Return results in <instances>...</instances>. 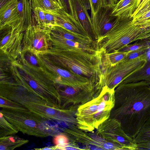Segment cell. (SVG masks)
<instances>
[{
	"instance_id": "6da1fadb",
	"label": "cell",
	"mask_w": 150,
	"mask_h": 150,
	"mask_svg": "<svg viewBox=\"0 0 150 150\" xmlns=\"http://www.w3.org/2000/svg\"><path fill=\"white\" fill-rule=\"evenodd\" d=\"M118 85L122 127L134 139L150 116V84L142 81Z\"/></svg>"
},
{
	"instance_id": "7a4b0ae2",
	"label": "cell",
	"mask_w": 150,
	"mask_h": 150,
	"mask_svg": "<svg viewBox=\"0 0 150 150\" xmlns=\"http://www.w3.org/2000/svg\"><path fill=\"white\" fill-rule=\"evenodd\" d=\"M9 70L12 81L16 84L60 108V96L56 84L44 73L25 65L18 59H11Z\"/></svg>"
},
{
	"instance_id": "3957f363",
	"label": "cell",
	"mask_w": 150,
	"mask_h": 150,
	"mask_svg": "<svg viewBox=\"0 0 150 150\" xmlns=\"http://www.w3.org/2000/svg\"><path fill=\"white\" fill-rule=\"evenodd\" d=\"M54 63L69 71L102 83L103 72L101 57L96 53L52 48L44 54Z\"/></svg>"
},
{
	"instance_id": "277c9868",
	"label": "cell",
	"mask_w": 150,
	"mask_h": 150,
	"mask_svg": "<svg viewBox=\"0 0 150 150\" xmlns=\"http://www.w3.org/2000/svg\"><path fill=\"white\" fill-rule=\"evenodd\" d=\"M132 21L131 17H118L111 29L96 41V50L100 54L120 51L132 42L147 38L146 29Z\"/></svg>"
},
{
	"instance_id": "5b68a950",
	"label": "cell",
	"mask_w": 150,
	"mask_h": 150,
	"mask_svg": "<svg viewBox=\"0 0 150 150\" xmlns=\"http://www.w3.org/2000/svg\"><path fill=\"white\" fill-rule=\"evenodd\" d=\"M6 119L18 131L35 137H44L50 135L51 131L46 123V119L28 109L1 108Z\"/></svg>"
},
{
	"instance_id": "8992f818",
	"label": "cell",
	"mask_w": 150,
	"mask_h": 150,
	"mask_svg": "<svg viewBox=\"0 0 150 150\" xmlns=\"http://www.w3.org/2000/svg\"><path fill=\"white\" fill-rule=\"evenodd\" d=\"M36 55L45 74L55 83L76 87L84 86L92 81L86 77L73 73L57 65L44 54Z\"/></svg>"
},
{
	"instance_id": "52a82bcc",
	"label": "cell",
	"mask_w": 150,
	"mask_h": 150,
	"mask_svg": "<svg viewBox=\"0 0 150 150\" xmlns=\"http://www.w3.org/2000/svg\"><path fill=\"white\" fill-rule=\"evenodd\" d=\"M148 54L129 60L123 59L114 66L103 69L102 82L113 87L118 85L125 78L144 66L147 61Z\"/></svg>"
},
{
	"instance_id": "ba28073f",
	"label": "cell",
	"mask_w": 150,
	"mask_h": 150,
	"mask_svg": "<svg viewBox=\"0 0 150 150\" xmlns=\"http://www.w3.org/2000/svg\"><path fill=\"white\" fill-rule=\"evenodd\" d=\"M51 30L37 25L29 26L23 33L22 51H29L35 54L47 52L52 47Z\"/></svg>"
},
{
	"instance_id": "9c48e42d",
	"label": "cell",
	"mask_w": 150,
	"mask_h": 150,
	"mask_svg": "<svg viewBox=\"0 0 150 150\" xmlns=\"http://www.w3.org/2000/svg\"><path fill=\"white\" fill-rule=\"evenodd\" d=\"M23 33L12 29L0 30V53L8 56L11 59H16L22 51Z\"/></svg>"
},
{
	"instance_id": "30bf717a",
	"label": "cell",
	"mask_w": 150,
	"mask_h": 150,
	"mask_svg": "<svg viewBox=\"0 0 150 150\" xmlns=\"http://www.w3.org/2000/svg\"><path fill=\"white\" fill-rule=\"evenodd\" d=\"M114 7L102 6L91 16L94 38L96 41L107 33L116 22L118 17L111 15Z\"/></svg>"
},
{
	"instance_id": "8fae6325",
	"label": "cell",
	"mask_w": 150,
	"mask_h": 150,
	"mask_svg": "<svg viewBox=\"0 0 150 150\" xmlns=\"http://www.w3.org/2000/svg\"><path fill=\"white\" fill-rule=\"evenodd\" d=\"M52 37L62 38L80 44L89 46L96 50V41L88 36L71 32L58 26L54 27L51 30Z\"/></svg>"
},
{
	"instance_id": "7c38bea8",
	"label": "cell",
	"mask_w": 150,
	"mask_h": 150,
	"mask_svg": "<svg viewBox=\"0 0 150 150\" xmlns=\"http://www.w3.org/2000/svg\"><path fill=\"white\" fill-rule=\"evenodd\" d=\"M55 18V26H59L69 31L89 37L79 22L66 12L63 8L56 11Z\"/></svg>"
},
{
	"instance_id": "4fadbf2b",
	"label": "cell",
	"mask_w": 150,
	"mask_h": 150,
	"mask_svg": "<svg viewBox=\"0 0 150 150\" xmlns=\"http://www.w3.org/2000/svg\"><path fill=\"white\" fill-rule=\"evenodd\" d=\"M71 1L76 19L80 23L88 35L93 39V38H94L91 18L88 13V10L81 0H71Z\"/></svg>"
},
{
	"instance_id": "5bb4252c",
	"label": "cell",
	"mask_w": 150,
	"mask_h": 150,
	"mask_svg": "<svg viewBox=\"0 0 150 150\" xmlns=\"http://www.w3.org/2000/svg\"><path fill=\"white\" fill-rule=\"evenodd\" d=\"M31 0H17L18 26L17 31L24 33L32 23Z\"/></svg>"
},
{
	"instance_id": "9a60e30c",
	"label": "cell",
	"mask_w": 150,
	"mask_h": 150,
	"mask_svg": "<svg viewBox=\"0 0 150 150\" xmlns=\"http://www.w3.org/2000/svg\"><path fill=\"white\" fill-rule=\"evenodd\" d=\"M51 37L52 48L61 51L83 50L91 53H96L98 52L95 48L89 46L62 38H54L51 36Z\"/></svg>"
},
{
	"instance_id": "2e32d148",
	"label": "cell",
	"mask_w": 150,
	"mask_h": 150,
	"mask_svg": "<svg viewBox=\"0 0 150 150\" xmlns=\"http://www.w3.org/2000/svg\"><path fill=\"white\" fill-rule=\"evenodd\" d=\"M142 0H120L114 6L111 15L117 17H131Z\"/></svg>"
},
{
	"instance_id": "e0dca14e",
	"label": "cell",
	"mask_w": 150,
	"mask_h": 150,
	"mask_svg": "<svg viewBox=\"0 0 150 150\" xmlns=\"http://www.w3.org/2000/svg\"><path fill=\"white\" fill-rule=\"evenodd\" d=\"M142 81L150 84V50L148 52L147 62L144 66L125 78L119 84Z\"/></svg>"
},
{
	"instance_id": "ac0fdd59",
	"label": "cell",
	"mask_w": 150,
	"mask_h": 150,
	"mask_svg": "<svg viewBox=\"0 0 150 150\" xmlns=\"http://www.w3.org/2000/svg\"><path fill=\"white\" fill-rule=\"evenodd\" d=\"M28 142L27 139L14 135L0 137V150H13Z\"/></svg>"
},
{
	"instance_id": "d6986e66",
	"label": "cell",
	"mask_w": 150,
	"mask_h": 150,
	"mask_svg": "<svg viewBox=\"0 0 150 150\" xmlns=\"http://www.w3.org/2000/svg\"><path fill=\"white\" fill-rule=\"evenodd\" d=\"M118 51L100 54L102 69L110 66H113L124 59L131 52Z\"/></svg>"
},
{
	"instance_id": "ffe728a7",
	"label": "cell",
	"mask_w": 150,
	"mask_h": 150,
	"mask_svg": "<svg viewBox=\"0 0 150 150\" xmlns=\"http://www.w3.org/2000/svg\"><path fill=\"white\" fill-rule=\"evenodd\" d=\"M18 59L25 65L45 74L42 67L36 55L32 52L29 51H22L21 55Z\"/></svg>"
},
{
	"instance_id": "44dd1931",
	"label": "cell",
	"mask_w": 150,
	"mask_h": 150,
	"mask_svg": "<svg viewBox=\"0 0 150 150\" xmlns=\"http://www.w3.org/2000/svg\"><path fill=\"white\" fill-rule=\"evenodd\" d=\"M32 9L39 7L44 11H56L62 8L61 5L54 0H31Z\"/></svg>"
},
{
	"instance_id": "7402d4cb",
	"label": "cell",
	"mask_w": 150,
	"mask_h": 150,
	"mask_svg": "<svg viewBox=\"0 0 150 150\" xmlns=\"http://www.w3.org/2000/svg\"><path fill=\"white\" fill-rule=\"evenodd\" d=\"M18 130L9 123L0 112V137L14 135L18 132Z\"/></svg>"
},
{
	"instance_id": "603a6c76",
	"label": "cell",
	"mask_w": 150,
	"mask_h": 150,
	"mask_svg": "<svg viewBox=\"0 0 150 150\" xmlns=\"http://www.w3.org/2000/svg\"><path fill=\"white\" fill-rule=\"evenodd\" d=\"M134 140L137 144L150 142V116Z\"/></svg>"
},
{
	"instance_id": "cb8c5ba5",
	"label": "cell",
	"mask_w": 150,
	"mask_h": 150,
	"mask_svg": "<svg viewBox=\"0 0 150 150\" xmlns=\"http://www.w3.org/2000/svg\"><path fill=\"white\" fill-rule=\"evenodd\" d=\"M141 49H150V37L139 40L129 44L120 51L127 52Z\"/></svg>"
},
{
	"instance_id": "d4e9b609",
	"label": "cell",
	"mask_w": 150,
	"mask_h": 150,
	"mask_svg": "<svg viewBox=\"0 0 150 150\" xmlns=\"http://www.w3.org/2000/svg\"><path fill=\"white\" fill-rule=\"evenodd\" d=\"M0 106L1 108L16 109H27L21 104L4 97L0 96Z\"/></svg>"
},
{
	"instance_id": "484cf974",
	"label": "cell",
	"mask_w": 150,
	"mask_h": 150,
	"mask_svg": "<svg viewBox=\"0 0 150 150\" xmlns=\"http://www.w3.org/2000/svg\"><path fill=\"white\" fill-rule=\"evenodd\" d=\"M32 10L36 22L35 25H39L43 28H48L46 25L44 11L39 7L34 8Z\"/></svg>"
},
{
	"instance_id": "4316f807",
	"label": "cell",
	"mask_w": 150,
	"mask_h": 150,
	"mask_svg": "<svg viewBox=\"0 0 150 150\" xmlns=\"http://www.w3.org/2000/svg\"><path fill=\"white\" fill-rule=\"evenodd\" d=\"M53 142L55 146V150H64L65 148L68 145L67 137L62 134L55 136Z\"/></svg>"
},
{
	"instance_id": "83f0119b",
	"label": "cell",
	"mask_w": 150,
	"mask_h": 150,
	"mask_svg": "<svg viewBox=\"0 0 150 150\" xmlns=\"http://www.w3.org/2000/svg\"><path fill=\"white\" fill-rule=\"evenodd\" d=\"M56 11L51 12L44 11L46 25L48 28L52 29L55 26Z\"/></svg>"
},
{
	"instance_id": "f1b7e54d",
	"label": "cell",
	"mask_w": 150,
	"mask_h": 150,
	"mask_svg": "<svg viewBox=\"0 0 150 150\" xmlns=\"http://www.w3.org/2000/svg\"><path fill=\"white\" fill-rule=\"evenodd\" d=\"M150 8V0H142L131 17H136Z\"/></svg>"
},
{
	"instance_id": "f546056e",
	"label": "cell",
	"mask_w": 150,
	"mask_h": 150,
	"mask_svg": "<svg viewBox=\"0 0 150 150\" xmlns=\"http://www.w3.org/2000/svg\"><path fill=\"white\" fill-rule=\"evenodd\" d=\"M150 50V49H141L131 51L124 59L129 60L146 55L148 54Z\"/></svg>"
},
{
	"instance_id": "4dcf8cb0",
	"label": "cell",
	"mask_w": 150,
	"mask_h": 150,
	"mask_svg": "<svg viewBox=\"0 0 150 150\" xmlns=\"http://www.w3.org/2000/svg\"><path fill=\"white\" fill-rule=\"evenodd\" d=\"M59 1L64 10L76 19V16L73 8L71 0H59Z\"/></svg>"
},
{
	"instance_id": "1f68e13d",
	"label": "cell",
	"mask_w": 150,
	"mask_h": 150,
	"mask_svg": "<svg viewBox=\"0 0 150 150\" xmlns=\"http://www.w3.org/2000/svg\"><path fill=\"white\" fill-rule=\"evenodd\" d=\"M132 18V22L134 24L150 19V8L141 14Z\"/></svg>"
},
{
	"instance_id": "d6a6232c",
	"label": "cell",
	"mask_w": 150,
	"mask_h": 150,
	"mask_svg": "<svg viewBox=\"0 0 150 150\" xmlns=\"http://www.w3.org/2000/svg\"><path fill=\"white\" fill-rule=\"evenodd\" d=\"M91 11V16L96 13L102 6L101 0H89Z\"/></svg>"
},
{
	"instance_id": "836d02e7",
	"label": "cell",
	"mask_w": 150,
	"mask_h": 150,
	"mask_svg": "<svg viewBox=\"0 0 150 150\" xmlns=\"http://www.w3.org/2000/svg\"><path fill=\"white\" fill-rule=\"evenodd\" d=\"M137 150H150V142L137 144Z\"/></svg>"
},
{
	"instance_id": "e575fe53",
	"label": "cell",
	"mask_w": 150,
	"mask_h": 150,
	"mask_svg": "<svg viewBox=\"0 0 150 150\" xmlns=\"http://www.w3.org/2000/svg\"><path fill=\"white\" fill-rule=\"evenodd\" d=\"M143 28H146L150 27V19L145 21L135 23Z\"/></svg>"
},
{
	"instance_id": "d590c367",
	"label": "cell",
	"mask_w": 150,
	"mask_h": 150,
	"mask_svg": "<svg viewBox=\"0 0 150 150\" xmlns=\"http://www.w3.org/2000/svg\"><path fill=\"white\" fill-rule=\"evenodd\" d=\"M101 1L103 6L112 7L115 6L113 0H101Z\"/></svg>"
},
{
	"instance_id": "8d00e7d4",
	"label": "cell",
	"mask_w": 150,
	"mask_h": 150,
	"mask_svg": "<svg viewBox=\"0 0 150 150\" xmlns=\"http://www.w3.org/2000/svg\"><path fill=\"white\" fill-rule=\"evenodd\" d=\"M105 106V102H102L98 105V109L97 112H102L104 110Z\"/></svg>"
},
{
	"instance_id": "74e56055",
	"label": "cell",
	"mask_w": 150,
	"mask_h": 150,
	"mask_svg": "<svg viewBox=\"0 0 150 150\" xmlns=\"http://www.w3.org/2000/svg\"><path fill=\"white\" fill-rule=\"evenodd\" d=\"M84 6L88 10L91 8V6L89 0H81Z\"/></svg>"
},
{
	"instance_id": "f35d334b",
	"label": "cell",
	"mask_w": 150,
	"mask_h": 150,
	"mask_svg": "<svg viewBox=\"0 0 150 150\" xmlns=\"http://www.w3.org/2000/svg\"><path fill=\"white\" fill-rule=\"evenodd\" d=\"M103 146L105 149H109L112 148L113 146V144L110 142H107Z\"/></svg>"
},
{
	"instance_id": "ab89813d",
	"label": "cell",
	"mask_w": 150,
	"mask_h": 150,
	"mask_svg": "<svg viewBox=\"0 0 150 150\" xmlns=\"http://www.w3.org/2000/svg\"><path fill=\"white\" fill-rule=\"evenodd\" d=\"M98 106L97 105L93 104L91 105L89 108V110L91 111L95 112L97 110Z\"/></svg>"
},
{
	"instance_id": "60d3db41",
	"label": "cell",
	"mask_w": 150,
	"mask_h": 150,
	"mask_svg": "<svg viewBox=\"0 0 150 150\" xmlns=\"http://www.w3.org/2000/svg\"><path fill=\"white\" fill-rule=\"evenodd\" d=\"M35 149L36 150H55V146H52L51 147H47L44 148H43L41 149Z\"/></svg>"
},
{
	"instance_id": "b9f144b4",
	"label": "cell",
	"mask_w": 150,
	"mask_h": 150,
	"mask_svg": "<svg viewBox=\"0 0 150 150\" xmlns=\"http://www.w3.org/2000/svg\"><path fill=\"white\" fill-rule=\"evenodd\" d=\"M145 32L147 38L150 37V27L145 28Z\"/></svg>"
},
{
	"instance_id": "7bdbcfd3",
	"label": "cell",
	"mask_w": 150,
	"mask_h": 150,
	"mask_svg": "<svg viewBox=\"0 0 150 150\" xmlns=\"http://www.w3.org/2000/svg\"><path fill=\"white\" fill-rule=\"evenodd\" d=\"M108 99V96H105L103 98V100L104 101H106Z\"/></svg>"
},
{
	"instance_id": "ee69618b",
	"label": "cell",
	"mask_w": 150,
	"mask_h": 150,
	"mask_svg": "<svg viewBox=\"0 0 150 150\" xmlns=\"http://www.w3.org/2000/svg\"><path fill=\"white\" fill-rule=\"evenodd\" d=\"M90 148H91V149H93V150H95V149H96V147L95 146H91Z\"/></svg>"
},
{
	"instance_id": "f6af8a7d",
	"label": "cell",
	"mask_w": 150,
	"mask_h": 150,
	"mask_svg": "<svg viewBox=\"0 0 150 150\" xmlns=\"http://www.w3.org/2000/svg\"><path fill=\"white\" fill-rule=\"evenodd\" d=\"M55 0V1H57V2H58L59 4H60V5H61V3H60V2L59 1V0Z\"/></svg>"
}]
</instances>
